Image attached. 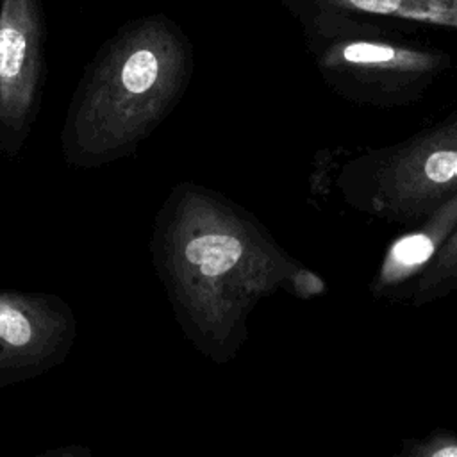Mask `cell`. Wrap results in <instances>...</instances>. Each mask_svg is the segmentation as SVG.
<instances>
[{
    "mask_svg": "<svg viewBox=\"0 0 457 457\" xmlns=\"http://www.w3.org/2000/svg\"><path fill=\"white\" fill-rule=\"evenodd\" d=\"M457 275V234L448 241V245L443 248L441 255L436 261V266L427 275V280L423 284V289L436 286L441 280H446L450 277Z\"/></svg>",
    "mask_w": 457,
    "mask_h": 457,
    "instance_id": "cell-9",
    "label": "cell"
},
{
    "mask_svg": "<svg viewBox=\"0 0 457 457\" xmlns=\"http://www.w3.org/2000/svg\"><path fill=\"white\" fill-rule=\"evenodd\" d=\"M150 248L177 320L205 352L221 348L253 300L291 271L250 225L191 184L162 204Z\"/></svg>",
    "mask_w": 457,
    "mask_h": 457,
    "instance_id": "cell-1",
    "label": "cell"
},
{
    "mask_svg": "<svg viewBox=\"0 0 457 457\" xmlns=\"http://www.w3.org/2000/svg\"><path fill=\"white\" fill-rule=\"evenodd\" d=\"M43 0H0V154L16 159L41 109L46 79Z\"/></svg>",
    "mask_w": 457,
    "mask_h": 457,
    "instance_id": "cell-4",
    "label": "cell"
},
{
    "mask_svg": "<svg viewBox=\"0 0 457 457\" xmlns=\"http://www.w3.org/2000/svg\"><path fill=\"white\" fill-rule=\"evenodd\" d=\"M455 221L457 195H453L443 207H439L436 220L428 221L421 230L407 234L393 243L380 270V282L396 284L427 264Z\"/></svg>",
    "mask_w": 457,
    "mask_h": 457,
    "instance_id": "cell-7",
    "label": "cell"
},
{
    "mask_svg": "<svg viewBox=\"0 0 457 457\" xmlns=\"http://www.w3.org/2000/svg\"><path fill=\"white\" fill-rule=\"evenodd\" d=\"M191 73V43L168 16H141L120 27L70 98L59 136L64 161L98 168L134 154L179 104Z\"/></svg>",
    "mask_w": 457,
    "mask_h": 457,
    "instance_id": "cell-2",
    "label": "cell"
},
{
    "mask_svg": "<svg viewBox=\"0 0 457 457\" xmlns=\"http://www.w3.org/2000/svg\"><path fill=\"white\" fill-rule=\"evenodd\" d=\"M32 457H93V452L89 446L84 445H62V446H54L45 452H39Z\"/></svg>",
    "mask_w": 457,
    "mask_h": 457,
    "instance_id": "cell-11",
    "label": "cell"
},
{
    "mask_svg": "<svg viewBox=\"0 0 457 457\" xmlns=\"http://www.w3.org/2000/svg\"><path fill=\"white\" fill-rule=\"evenodd\" d=\"M414 457H457V441L437 439L423 446Z\"/></svg>",
    "mask_w": 457,
    "mask_h": 457,
    "instance_id": "cell-10",
    "label": "cell"
},
{
    "mask_svg": "<svg viewBox=\"0 0 457 457\" xmlns=\"http://www.w3.org/2000/svg\"><path fill=\"white\" fill-rule=\"evenodd\" d=\"M370 161L377 195L393 211H418L457 191V112Z\"/></svg>",
    "mask_w": 457,
    "mask_h": 457,
    "instance_id": "cell-6",
    "label": "cell"
},
{
    "mask_svg": "<svg viewBox=\"0 0 457 457\" xmlns=\"http://www.w3.org/2000/svg\"><path fill=\"white\" fill-rule=\"evenodd\" d=\"M77 339L73 307L54 293L0 289V387L62 364Z\"/></svg>",
    "mask_w": 457,
    "mask_h": 457,
    "instance_id": "cell-5",
    "label": "cell"
},
{
    "mask_svg": "<svg viewBox=\"0 0 457 457\" xmlns=\"http://www.w3.org/2000/svg\"><path fill=\"white\" fill-rule=\"evenodd\" d=\"M337 12L387 16L457 30V0H312Z\"/></svg>",
    "mask_w": 457,
    "mask_h": 457,
    "instance_id": "cell-8",
    "label": "cell"
},
{
    "mask_svg": "<svg viewBox=\"0 0 457 457\" xmlns=\"http://www.w3.org/2000/svg\"><path fill=\"white\" fill-rule=\"evenodd\" d=\"M316 61L323 79L339 93L375 104L418 95L450 64L439 52L359 36L320 45Z\"/></svg>",
    "mask_w": 457,
    "mask_h": 457,
    "instance_id": "cell-3",
    "label": "cell"
}]
</instances>
